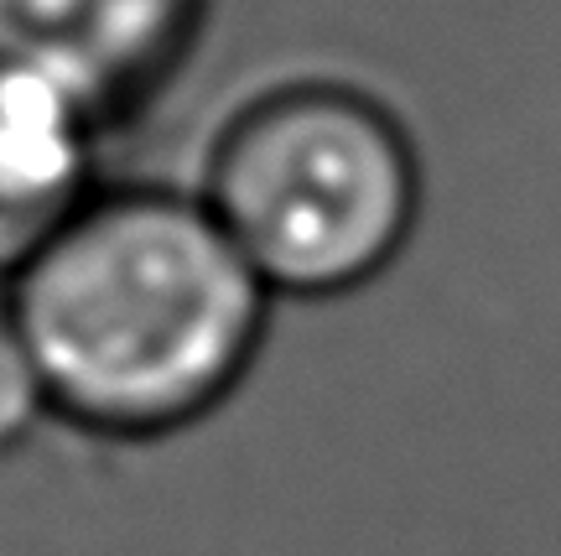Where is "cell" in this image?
<instances>
[{
    "mask_svg": "<svg viewBox=\"0 0 561 556\" xmlns=\"http://www.w3.org/2000/svg\"><path fill=\"white\" fill-rule=\"evenodd\" d=\"M208 0H0V68L37 79L89 125H121L178 79Z\"/></svg>",
    "mask_w": 561,
    "mask_h": 556,
    "instance_id": "obj_3",
    "label": "cell"
},
{
    "mask_svg": "<svg viewBox=\"0 0 561 556\" xmlns=\"http://www.w3.org/2000/svg\"><path fill=\"white\" fill-rule=\"evenodd\" d=\"M47 411H53V400H47L42 370L32 359V343H26L16 307L0 286V457L16 453L21 442L37 432V421Z\"/></svg>",
    "mask_w": 561,
    "mask_h": 556,
    "instance_id": "obj_5",
    "label": "cell"
},
{
    "mask_svg": "<svg viewBox=\"0 0 561 556\" xmlns=\"http://www.w3.org/2000/svg\"><path fill=\"white\" fill-rule=\"evenodd\" d=\"M100 136L53 89L0 68V286L100 188Z\"/></svg>",
    "mask_w": 561,
    "mask_h": 556,
    "instance_id": "obj_4",
    "label": "cell"
},
{
    "mask_svg": "<svg viewBox=\"0 0 561 556\" xmlns=\"http://www.w3.org/2000/svg\"><path fill=\"white\" fill-rule=\"evenodd\" d=\"M5 297L53 411L104 438H167L229 400L276 302L198 188L161 182H100Z\"/></svg>",
    "mask_w": 561,
    "mask_h": 556,
    "instance_id": "obj_1",
    "label": "cell"
},
{
    "mask_svg": "<svg viewBox=\"0 0 561 556\" xmlns=\"http://www.w3.org/2000/svg\"><path fill=\"white\" fill-rule=\"evenodd\" d=\"M198 198L276 302H333L405 256L426 178L405 120L380 94L307 73L224 115Z\"/></svg>",
    "mask_w": 561,
    "mask_h": 556,
    "instance_id": "obj_2",
    "label": "cell"
}]
</instances>
